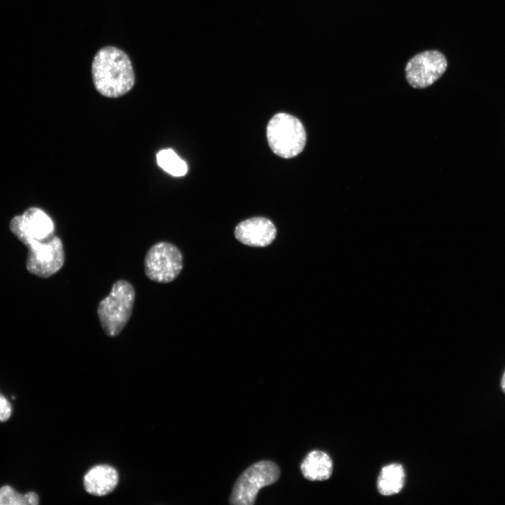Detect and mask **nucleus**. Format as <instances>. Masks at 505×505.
Instances as JSON below:
<instances>
[{
	"label": "nucleus",
	"mask_w": 505,
	"mask_h": 505,
	"mask_svg": "<svg viewBox=\"0 0 505 505\" xmlns=\"http://www.w3.org/2000/svg\"><path fill=\"white\" fill-rule=\"evenodd\" d=\"M95 89L111 98L128 93L135 83V74L128 55L114 46H105L95 54L92 62Z\"/></svg>",
	"instance_id": "obj_1"
},
{
	"label": "nucleus",
	"mask_w": 505,
	"mask_h": 505,
	"mask_svg": "<svg viewBox=\"0 0 505 505\" xmlns=\"http://www.w3.org/2000/svg\"><path fill=\"white\" fill-rule=\"evenodd\" d=\"M135 291L126 280H119L112 285L108 296L97 306V314L101 327L108 337L119 335L128 323L133 312Z\"/></svg>",
	"instance_id": "obj_2"
},
{
	"label": "nucleus",
	"mask_w": 505,
	"mask_h": 505,
	"mask_svg": "<svg viewBox=\"0 0 505 505\" xmlns=\"http://www.w3.org/2000/svg\"><path fill=\"white\" fill-rule=\"evenodd\" d=\"M269 145L274 154L288 159L298 155L306 144V132L301 121L285 113H278L267 128Z\"/></svg>",
	"instance_id": "obj_3"
},
{
	"label": "nucleus",
	"mask_w": 505,
	"mask_h": 505,
	"mask_svg": "<svg viewBox=\"0 0 505 505\" xmlns=\"http://www.w3.org/2000/svg\"><path fill=\"white\" fill-rule=\"evenodd\" d=\"M280 477V469L276 464L262 460L245 469L236 481L229 497L233 505H252L259 490L276 483Z\"/></svg>",
	"instance_id": "obj_4"
},
{
	"label": "nucleus",
	"mask_w": 505,
	"mask_h": 505,
	"mask_svg": "<svg viewBox=\"0 0 505 505\" xmlns=\"http://www.w3.org/2000/svg\"><path fill=\"white\" fill-rule=\"evenodd\" d=\"M183 267V257L173 244L161 241L147 251L144 262L147 277L156 283H167L174 281Z\"/></svg>",
	"instance_id": "obj_5"
},
{
	"label": "nucleus",
	"mask_w": 505,
	"mask_h": 505,
	"mask_svg": "<svg viewBox=\"0 0 505 505\" xmlns=\"http://www.w3.org/2000/svg\"><path fill=\"white\" fill-rule=\"evenodd\" d=\"M26 267L29 273L48 278L58 272L65 260L62 241L54 234L42 241L30 242L27 245Z\"/></svg>",
	"instance_id": "obj_6"
},
{
	"label": "nucleus",
	"mask_w": 505,
	"mask_h": 505,
	"mask_svg": "<svg viewBox=\"0 0 505 505\" xmlns=\"http://www.w3.org/2000/svg\"><path fill=\"white\" fill-rule=\"evenodd\" d=\"M447 67L445 55L436 50H425L412 57L405 66L408 83L415 88H424L436 82Z\"/></svg>",
	"instance_id": "obj_7"
},
{
	"label": "nucleus",
	"mask_w": 505,
	"mask_h": 505,
	"mask_svg": "<svg viewBox=\"0 0 505 505\" xmlns=\"http://www.w3.org/2000/svg\"><path fill=\"white\" fill-rule=\"evenodd\" d=\"M10 229L22 243L27 245L30 242L42 241L53 235L54 224L43 210L30 208L11 220Z\"/></svg>",
	"instance_id": "obj_8"
},
{
	"label": "nucleus",
	"mask_w": 505,
	"mask_h": 505,
	"mask_svg": "<svg viewBox=\"0 0 505 505\" xmlns=\"http://www.w3.org/2000/svg\"><path fill=\"white\" fill-rule=\"evenodd\" d=\"M236 238L243 244L252 247H265L276 238L275 225L269 219L255 217L240 222L234 231Z\"/></svg>",
	"instance_id": "obj_9"
},
{
	"label": "nucleus",
	"mask_w": 505,
	"mask_h": 505,
	"mask_svg": "<svg viewBox=\"0 0 505 505\" xmlns=\"http://www.w3.org/2000/svg\"><path fill=\"white\" fill-rule=\"evenodd\" d=\"M119 483L118 471L107 464H99L90 468L83 477L86 491L95 496H105L112 492Z\"/></svg>",
	"instance_id": "obj_10"
},
{
	"label": "nucleus",
	"mask_w": 505,
	"mask_h": 505,
	"mask_svg": "<svg viewBox=\"0 0 505 505\" xmlns=\"http://www.w3.org/2000/svg\"><path fill=\"white\" fill-rule=\"evenodd\" d=\"M300 469L304 477L309 480H325L332 475V462L327 453L313 450L305 457Z\"/></svg>",
	"instance_id": "obj_11"
},
{
	"label": "nucleus",
	"mask_w": 505,
	"mask_h": 505,
	"mask_svg": "<svg viewBox=\"0 0 505 505\" xmlns=\"http://www.w3.org/2000/svg\"><path fill=\"white\" fill-rule=\"evenodd\" d=\"M405 477L402 465L394 463L384 466L377 478L378 492L384 496L399 493L404 486Z\"/></svg>",
	"instance_id": "obj_12"
},
{
	"label": "nucleus",
	"mask_w": 505,
	"mask_h": 505,
	"mask_svg": "<svg viewBox=\"0 0 505 505\" xmlns=\"http://www.w3.org/2000/svg\"><path fill=\"white\" fill-rule=\"evenodd\" d=\"M158 165L166 172L175 177L184 175L187 166L171 149H162L156 154Z\"/></svg>",
	"instance_id": "obj_13"
},
{
	"label": "nucleus",
	"mask_w": 505,
	"mask_h": 505,
	"mask_svg": "<svg viewBox=\"0 0 505 505\" xmlns=\"http://www.w3.org/2000/svg\"><path fill=\"white\" fill-rule=\"evenodd\" d=\"M29 505L27 493L22 495L8 485L0 488V505Z\"/></svg>",
	"instance_id": "obj_14"
},
{
	"label": "nucleus",
	"mask_w": 505,
	"mask_h": 505,
	"mask_svg": "<svg viewBox=\"0 0 505 505\" xmlns=\"http://www.w3.org/2000/svg\"><path fill=\"white\" fill-rule=\"evenodd\" d=\"M11 406L10 403L0 394V422L6 421L11 416Z\"/></svg>",
	"instance_id": "obj_15"
},
{
	"label": "nucleus",
	"mask_w": 505,
	"mask_h": 505,
	"mask_svg": "<svg viewBox=\"0 0 505 505\" xmlns=\"http://www.w3.org/2000/svg\"><path fill=\"white\" fill-rule=\"evenodd\" d=\"M501 386L503 391L505 393V372L501 379Z\"/></svg>",
	"instance_id": "obj_16"
}]
</instances>
